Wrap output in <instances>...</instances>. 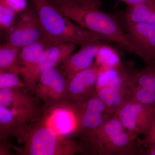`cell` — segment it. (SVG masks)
<instances>
[{
  "instance_id": "21",
  "label": "cell",
  "mask_w": 155,
  "mask_h": 155,
  "mask_svg": "<svg viewBox=\"0 0 155 155\" xmlns=\"http://www.w3.org/2000/svg\"><path fill=\"white\" fill-rule=\"evenodd\" d=\"M131 100L155 109V92L143 88L135 83L131 88Z\"/></svg>"
},
{
  "instance_id": "5",
  "label": "cell",
  "mask_w": 155,
  "mask_h": 155,
  "mask_svg": "<svg viewBox=\"0 0 155 155\" xmlns=\"http://www.w3.org/2000/svg\"><path fill=\"white\" fill-rule=\"evenodd\" d=\"M68 81L59 67L50 68L41 75L34 94L42 101L43 113L67 101Z\"/></svg>"
},
{
  "instance_id": "3",
  "label": "cell",
  "mask_w": 155,
  "mask_h": 155,
  "mask_svg": "<svg viewBox=\"0 0 155 155\" xmlns=\"http://www.w3.org/2000/svg\"><path fill=\"white\" fill-rule=\"evenodd\" d=\"M64 15L84 29L106 38L126 51L138 52L127 36L122 19L96 6H55Z\"/></svg>"
},
{
  "instance_id": "13",
  "label": "cell",
  "mask_w": 155,
  "mask_h": 155,
  "mask_svg": "<svg viewBox=\"0 0 155 155\" xmlns=\"http://www.w3.org/2000/svg\"><path fill=\"white\" fill-rule=\"evenodd\" d=\"M39 120L65 137L77 133L78 121L76 113L67 102L44 112Z\"/></svg>"
},
{
  "instance_id": "7",
  "label": "cell",
  "mask_w": 155,
  "mask_h": 155,
  "mask_svg": "<svg viewBox=\"0 0 155 155\" xmlns=\"http://www.w3.org/2000/svg\"><path fill=\"white\" fill-rule=\"evenodd\" d=\"M125 130L120 120L115 116L96 128L77 135L86 154L103 155L115 135Z\"/></svg>"
},
{
  "instance_id": "24",
  "label": "cell",
  "mask_w": 155,
  "mask_h": 155,
  "mask_svg": "<svg viewBox=\"0 0 155 155\" xmlns=\"http://www.w3.org/2000/svg\"><path fill=\"white\" fill-rule=\"evenodd\" d=\"M54 5L101 7L102 0H48Z\"/></svg>"
},
{
  "instance_id": "19",
  "label": "cell",
  "mask_w": 155,
  "mask_h": 155,
  "mask_svg": "<svg viewBox=\"0 0 155 155\" xmlns=\"http://www.w3.org/2000/svg\"><path fill=\"white\" fill-rule=\"evenodd\" d=\"M20 48L2 43L0 45V72H9L20 74L19 63Z\"/></svg>"
},
{
  "instance_id": "27",
  "label": "cell",
  "mask_w": 155,
  "mask_h": 155,
  "mask_svg": "<svg viewBox=\"0 0 155 155\" xmlns=\"http://www.w3.org/2000/svg\"><path fill=\"white\" fill-rule=\"evenodd\" d=\"M145 149L142 154L146 155H155V143H150L145 147Z\"/></svg>"
},
{
  "instance_id": "15",
  "label": "cell",
  "mask_w": 155,
  "mask_h": 155,
  "mask_svg": "<svg viewBox=\"0 0 155 155\" xmlns=\"http://www.w3.org/2000/svg\"><path fill=\"white\" fill-rule=\"evenodd\" d=\"M104 42L98 41L82 47L80 50L66 58L58 67L69 81L78 72L87 69L94 63Z\"/></svg>"
},
{
  "instance_id": "1",
  "label": "cell",
  "mask_w": 155,
  "mask_h": 155,
  "mask_svg": "<svg viewBox=\"0 0 155 155\" xmlns=\"http://www.w3.org/2000/svg\"><path fill=\"white\" fill-rule=\"evenodd\" d=\"M11 136L23 143L22 148L11 146L21 155H86L79 142L56 133L40 120L25 123Z\"/></svg>"
},
{
  "instance_id": "10",
  "label": "cell",
  "mask_w": 155,
  "mask_h": 155,
  "mask_svg": "<svg viewBox=\"0 0 155 155\" xmlns=\"http://www.w3.org/2000/svg\"><path fill=\"white\" fill-rule=\"evenodd\" d=\"M122 22L128 38L137 50V57L146 65L155 67V25Z\"/></svg>"
},
{
  "instance_id": "6",
  "label": "cell",
  "mask_w": 155,
  "mask_h": 155,
  "mask_svg": "<svg viewBox=\"0 0 155 155\" xmlns=\"http://www.w3.org/2000/svg\"><path fill=\"white\" fill-rule=\"evenodd\" d=\"M25 87L0 90V105L11 109L27 122L38 121L43 114L41 101Z\"/></svg>"
},
{
  "instance_id": "8",
  "label": "cell",
  "mask_w": 155,
  "mask_h": 155,
  "mask_svg": "<svg viewBox=\"0 0 155 155\" xmlns=\"http://www.w3.org/2000/svg\"><path fill=\"white\" fill-rule=\"evenodd\" d=\"M116 116L127 131L136 137H145L155 119V109L130 100L119 109Z\"/></svg>"
},
{
  "instance_id": "12",
  "label": "cell",
  "mask_w": 155,
  "mask_h": 155,
  "mask_svg": "<svg viewBox=\"0 0 155 155\" xmlns=\"http://www.w3.org/2000/svg\"><path fill=\"white\" fill-rule=\"evenodd\" d=\"M75 46L69 43L49 45L41 61L22 79L26 89L34 94L35 87L43 72L50 68L59 67L66 58L72 54Z\"/></svg>"
},
{
  "instance_id": "14",
  "label": "cell",
  "mask_w": 155,
  "mask_h": 155,
  "mask_svg": "<svg viewBox=\"0 0 155 155\" xmlns=\"http://www.w3.org/2000/svg\"><path fill=\"white\" fill-rule=\"evenodd\" d=\"M131 88L125 81L114 78L105 85L98 87L97 94L105 104L109 113L114 116L131 100Z\"/></svg>"
},
{
  "instance_id": "26",
  "label": "cell",
  "mask_w": 155,
  "mask_h": 155,
  "mask_svg": "<svg viewBox=\"0 0 155 155\" xmlns=\"http://www.w3.org/2000/svg\"><path fill=\"white\" fill-rule=\"evenodd\" d=\"M155 143V119L147 135L139 143H141L145 147L150 143Z\"/></svg>"
},
{
  "instance_id": "20",
  "label": "cell",
  "mask_w": 155,
  "mask_h": 155,
  "mask_svg": "<svg viewBox=\"0 0 155 155\" xmlns=\"http://www.w3.org/2000/svg\"><path fill=\"white\" fill-rule=\"evenodd\" d=\"M132 77L137 85L155 92V67L146 65L142 69L132 72Z\"/></svg>"
},
{
  "instance_id": "4",
  "label": "cell",
  "mask_w": 155,
  "mask_h": 155,
  "mask_svg": "<svg viewBox=\"0 0 155 155\" xmlns=\"http://www.w3.org/2000/svg\"><path fill=\"white\" fill-rule=\"evenodd\" d=\"M4 43L21 48L45 38L43 29L31 1L27 8L17 14L12 26L2 33Z\"/></svg>"
},
{
  "instance_id": "28",
  "label": "cell",
  "mask_w": 155,
  "mask_h": 155,
  "mask_svg": "<svg viewBox=\"0 0 155 155\" xmlns=\"http://www.w3.org/2000/svg\"><path fill=\"white\" fill-rule=\"evenodd\" d=\"M119 2H122L125 3L126 5H136L145 2H149V1H155V0H117Z\"/></svg>"
},
{
  "instance_id": "25",
  "label": "cell",
  "mask_w": 155,
  "mask_h": 155,
  "mask_svg": "<svg viewBox=\"0 0 155 155\" xmlns=\"http://www.w3.org/2000/svg\"><path fill=\"white\" fill-rule=\"evenodd\" d=\"M9 6L14 9L18 14L27 8V0H3Z\"/></svg>"
},
{
  "instance_id": "23",
  "label": "cell",
  "mask_w": 155,
  "mask_h": 155,
  "mask_svg": "<svg viewBox=\"0 0 155 155\" xmlns=\"http://www.w3.org/2000/svg\"><path fill=\"white\" fill-rule=\"evenodd\" d=\"M17 87H25L23 80L19 78V74L12 72H0V90Z\"/></svg>"
},
{
  "instance_id": "18",
  "label": "cell",
  "mask_w": 155,
  "mask_h": 155,
  "mask_svg": "<svg viewBox=\"0 0 155 155\" xmlns=\"http://www.w3.org/2000/svg\"><path fill=\"white\" fill-rule=\"evenodd\" d=\"M27 123L28 122L22 116L8 108L0 105V144H9V137Z\"/></svg>"
},
{
  "instance_id": "9",
  "label": "cell",
  "mask_w": 155,
  "mask_h": 155,
  "mask_svg": "<svg viewBox=\"0 0 155 155\" xmlns=\"http://www.w3.org/2000/svg\"><path fill=\"white\" fill-rule=\"evenodd\" d=\"M101 67L96 62L71 78L67 84V102L78 104L97 94Z\"/></svg>"
},
{
  "instance_id": "17",
  "label": "cell",
  "mask_w": 155,
  "mask_h": 155,
  "mask_svg": "<svg viewBox=\"0 0 155 155\" xmlns=\"http://www.w3.org/2000/svg\"><path fill=\"white\" fill-rule=\"evenodd\" d=\"M121 19L126 23L155 25V1L127 6Z\"/></svg>"
},
{
  "instance_id": "11",
  "label": "cell",
  "mask_w": 155,
  "mask_h": 155,
  "mask_svg": "<svg viewBox=\"0 0 155 155\" xmlns=\"http://www.w3.org/2000/svg\"><path fill=\"white\" fill-rule=\"evenodd\" d=\"M71 105L78 121L76 134L94 129L114 116L109 113L105 104L97 94L80 104Z\"/></svg>"
},
{
  "instance_id": "2",
  "label": "cell",
  "mask_w": 155,
  "mask_h": 155,
  "mask_svg": "<svg viewBox=\"0 0 155 155\" xmlns=\"http://www.w3.org/2000/svg\"><path fill=\"white\" fill-rule=\"evenodd\" d=\"M43 29L46 39L52 44L69 43L81 47L98 41H109L100 35L73 22L48 0H31Z\"/></svg>"
},
{
  "instance_id": "22",
  "label": "cell",
  "mask_w": 155,
  "mask_h": 155,
  "mask_svg": "<svg viewBox=\"0 0 155 155\" xmlns=\"http://www.w3.org/2000/svg\"><path fill=\"white\" fill-rule=\"evenodd\" d=\"M18 13L3 0H0V29L4 33L14 23Z\"/></svg>"
},
{
  "instance_id": "16",
  "label": "cell",
  "mask_w": 155,
  "mask_h": 155,
  "mask_svg": "<svg viewBox=\"0 0 155 155\" xmlns=\"http://www.w3.org/2000/svg\"><path fill=\"white\" fill-rule=\"evenodd\" d=\"M52 43L45 39L20 48L19 63L22 79L41 61L47 48Z\"/></svg>"
}]
</instances>
